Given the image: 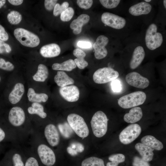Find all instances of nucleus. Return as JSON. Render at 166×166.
I'll use <instances>...</instances> for the list:
<instances>
[{
	"label": "nucleus",
	"instance_id": "nucleus-1",
	"mask_svg": "<svg viewBox=\"0 0 166 166\" xmlns=\"http://www.w3.org/2000/svg\"><path fill=\"white\" fill-rule=\"evenodd\" d=\"M108 120L106 114L101 111L97 112L93 115L90 123L93 133L96 137H101L105 134Z\"/></svg>",
	"mask_w": 166,
	"mask_h": 166
},
{
	"label": "nucleus",
	"instance_id": "nucleus-2",
	"mask_svg": "<svg viewBox=\"0 0 166 166\" xmlns=\"http://www.w3.org/2000/svg\"><path fill=\"white\" fill-rule=\"evenodd\" d=\"M146 98L145 93L137 91L125 95L118 100L119 105L123 109H129L142 105Z\"/></svg>",
	"mask_w": 166,
	"mask_h": 166
},
{
	"label": "nucleus",
	"instance_id": "nucleus-3",
	"mask_svg": "<svg viewBox=\"0 0 166 166\" xmlns=\"http://www.w3.org/2000/svg\"><path fill=\"white\" fill-rule=\"evenodd\" d=\"M14 34L18 41L24 46L35 47L40 43V40L37 35L24 28L16 29L14 31Z\"/></svg>",
	"mask_w": 166,
	"mask_h": 166
},
{
	"label": "nucleus",
	"instance_id": "nucleus-4",
	"mask_svg": "<svg viewBox=\"0 0 166 166\" xmlns=\"http://www.w3.org/2000/svg\"><path fill=\"white\" fill-rule=\"evenodd\" d=\"M157 31V26L154 23L151 24L147 29L145 42L147 47L150 50H154L159 48L163 42L162 35Z\"/></svg>",
	"mask_w": 166,
	"mask_h": 166
},
{
	"label": "nucleus",
	"instance_id": "nucleus-5",
	"mask_svg": "<svg viewBox=\"0 0 166 166\" xmlns=\"http://www.w3.org/2000/svg\"><path fill=\"white\" fill-rule=\"evenodd\" d=\"M70 126L75 133L81 138L87 137L89 134L88 127L83 118L76 113H71L67 117Z\"/></svg>",
	"mask_w": 166,
	"mask_h": 166
},
{
	"label": "nucleus",
	"instance_id": "nucleus-6",
	"mask_svg": "<svg viewBox=\"0 0 166 166\" xmlns=\"http://www.w3.org/2000/svg\"><path fill=\"white\" fill-rule=\"evenodd\" d=\"M118 72L113 68L105 67L97 70L93 75V79L96 83L102 84L115 80L119 76Z\"/></svg>",
	"mask_w": 166,
	"mask_h": 166
},
{
	"label": "nucleus",
	"instance_id": "nucleus-7",
	"mask_svg": "<svg viewBox=\"0 0 166 166\" xmlns=\"http://www.w3.org/2000/svg\"><path fill=\"white\" fill-rule=\"evenodd\" d=\"M141 131V127L138 124H130L121 132L119 136L120 140L124 144H128L138 137Z\"/></svg>",
	"mask_w": 166,
	"mask_h": 166
},
{
	"label": "nucleus",
	"instance_id": "nucleus-8",
	"mask_svg": "<svg viewBox=\"0 0 166 166\" xmlns=\"http://www.w3.org/2000/svg\"><path fill=\"white\" fill-rule=\"evenodd\" d=\"M37 152L40 163L44 166H53L56 162L55 154L53 150L44 144H40Z\"/></svg>",
	"mask_w": 166,
	"mask_h": 166
},
{
	"label": "nucleus",
	"instance_id": "nucleus-9",
	"mask_svg": "<svg viewBox=\"0 0 166 166\" xmlns=\"http://www.w3.org/2000/svg\"><path fill=\"white\" fill-rule=\"evenodd\" d=\"M101 20L105 25L116 29L123 28L126 23V20L124 18L108 12L102 14Z\"/></svg>",
	"mask_w": 166,
	"mask_h": 166
},
{
	"label": "nucleus",
	"instance_id": "nucleus-10",
	"mask_svg": "<svg viewBox=\"0 0 166 166\" xmlns=\"http://www.w3.org/2000/svg\"><path fill=\"white\" fill-rule=\"evenodd\" d=\"M125 80L131 86L143 89L148 87L150 83L149 80L147 78L135 72L128 74L126 76Z\"/></svg>",
	"mask_w": 166,
	"mask_h": 166
},
{
	"label": "nucleus",
	"instance_id": "nucleus-11",
	"mask_svg": "<svg viewBox=\"0 0 166 166\" xmlns=\"http://www.w3.org/2000/svg\"><path fill=\"white\" fill-rule=\"evenodd\" d=\"M109 42L108 38L104 35L99 36L93 45L94 56L96 59H101L106 57L108 51L105 46Z\"/></svg>",
	"mask_w": 166,
	"mask_h": 166
},
{
	"label": "nucleus",
	"instance_id": "nucleus-12",
	"mask_svg": "<svg viewBox=\"0 0 166 166\" xmlns=\"http://www.w3.org/2000/svg\"><path fill=\"white\" fill-rule=\"evenodd\" d=\"M61 96L66 101L69 102L77 101L80 97V92L78 87L74 85L60 87L59 89Z\"/></svg>",
	"mask_w": 166,
	"mask_h": 166
},
{
	"label": "nucleus",
	"instance_id": "nucleus-13",
	"mask_svg": "<svg viewBox=\"0 0 166 166\" xmlns=\"http://www.w3.org/2000/svg\"><path fill=\"white\" fill-rule=\"evenodd\" d=\"M26 117L23 110L21 107L16 106L10 110L8 116L9 122L13 126L18 127L24 122Z\"/></svg>",
	"mask_w": 166,
	"mask_h": 166
},
{
	"label": "nucleus",
	"instance_id": "nucleus-14",
	"mask_svg": "<svg viewBox=\"0 0 166 166\" xmlns=\"http://www.w3.org/2000/svg\"><path fill=\"white\" fill-rule=\"evenodd\" d=\"M44 135L48 143L52 146H57L59 144L60 137L58 130L53 124H49L45 128Z\"/></svg>",
	"mask_w": 166,
	"mask_h": 166
},
{
	"label": "nucleus",
	"instance_id": "nucleus-15",
	"mask_svg": "<svg viewBox=\"0 0 166 166\" xmlns=\"http://www.w3.org/2000/svg\"><path fill=\"white\" fill-rule=\"evenodd\" d=\"M152 9V6L150 4L142 2L131 6L128 10V11L132 15L138 16L149 14Z\"/></svg>",
	"mask_w": 166,
	"mask_h": 166
},
{
	"label": "nucleus",
	"instance_id": "nucleus-16",
	"mask_svg": "<svg viewBox=\"0 0 166 166\" xmlns=\"http://www.w3.org/2000/svg\"><path fill=\"white\" fill-rule=\"evenodd\" d=\"M40 52L44 57L51 58L58 56L61 52V49L56 43H51L44 45L40 49Z\"/></svg>",
	"mask_w": 166,
	"mask_h": 166
},
{
	"label": "nucleus",
	"instance_id": "nucleus-17",
	"mask_svg": "<svg viewBox=\"0 0 166 166\" xmlns=\"http://www.w3.org/2000/svg\"><path fill=\"white\" fill-rule=\"evenodd\" d=\"M90 17L86 14H82L74 19L70 23V27L73 30L75 34H80L82 31V27L89 21Z\"/></svg>",
	"mask_w": 166,
	"mask_h": 166
},
{
	"label": "nucleus",
	"instance_id": "nucleus-18",
	"mask_svg": "<svg viewBox=\"0 0 166 166\" xmlns=\"http://www.w3.org/2000/svg\"><path fill=\"white\" fill-rule=\"evenodd\" d=\"M145 56L143 48L140 46L136 47L134 49L129 65L132 69L137 68L141 63Z\"/></svg>",
	"mask_w": 166,
	"mask_h": 166
},
{
	"label": "nucleus",
	"instance_id": "nucleus-19",
	"mask_svg": "<svg viewBox=\"0 0 166 166\" xmlns=\"http://www.w3.org/2000/svg\"><path fill=\"white\" fill-rule=\"evenodd\" d=\"M135 148L144 160L147 162L151 161L153 158L154 149L144 144L138 143L135 145Z\"/></svg>",
	"mask_w": 166,
	"mask_h": 166
},
{
	"label": "nucleus",
	"instance_id": "nucleus-20",
	"mask_svg": "<svg viewBox=\"0 0 166 166\" xmlns=\"http://www.w3.org/2000/svg\"><path fill=\"white\" fill-rule=\"evenodd\" d=\"M24 91V87L22 83H18L16 84L9 96L10 102L13 104L18 102L22 98Z\"/></svg>",
	"mask_w": 166,
	"mask_h": 166
},
{
	"label": "nucleus",
	"instance_id": "nucleus-21",
	"mask_svg": "<svg viewBox=\"0 0 166 166\" xmlns=\"http://www.w3.org/2000/svg\"><path fill=\"white\" fill-rule=\"evenodd\" d=\"M142 116L141 109L139 107H135L131 109L128 113L124 115V119L127 123H133L140 121Z\"/></svg>",
	"mask_w": 166,
	"mask_h": 166
},
{
	"label": "nucleus",
	"instance_id": "nucleus-22",
	"mask_svg": "<svg viewBox=\"0 0 166 166\" xmlns=\"http://www.w3.org/2000/svg\"><path fill=\"white\" fill-rule=\"evenodd\" d=\"M54 81L57 85L60 87L73 84L74 80L65 72L58 71L54 77Z\"/></svg>",
	"mask_w": 166,
	"mask_h": 166
},
{
	"label": "nucleus",
	"instance_id": "nucleus-23",
	"mask_svg": "<svg viewBox=\"0 0 166 166\" xmlns=\"http://www.w3.org/2000/svg\"><path fill=\"white\" fill-rule=\"evenodd\" d=\"M142 143L154 149L160 150L163 148L162 143L151 135H147L141 139Z\"/></svg>",
	"mask_w": 166,
	"mask_h": 166
},
{
	"label": "nucleus",
	"instance_id": "nucleus-24",
	"mask_svg": "<svg viewBox=\"0 0 166 166\" xmlns=\"http://www.w3.org/2000/svg\"><path fill=\"white\" fill-rule=\"evenodd\" d=\"M73 54L77 57L74 61L78 68L83 69L88 65V62L84 59L86 54L83 50L79 49H76L73 50Z\"/></svg>",
	"mask_w": 166,
	"mask_h": 166
},
{
	"label": "nucleus",
	"instance_id": "nucleus-25",
	"mask_svg": "<svg viewBox=\"0 0 166 166\" xmlns=\"http://www.w3.org/2000/svg\"><path fill=\"white\" fill-rule=\"evenodd\" d=\"M74 60L69 59L61 63H54L52 65V68L56 70L70 71L76 67Z\"/></svg>",
	"mask_w": 166,
	"mask_h": 166
},
{
	"label": "nucleus",
	"instance_id": "nucleus-26",
	"mask_svg": "<svg viewBox=\"0 0 166 166\" xmlns=\"http://www.w3.org/2000/svg\"><path fill=\"white\" fill-rule=\"evenodd\" d=\"M27 97L29 101L33 103L45 102L48 98V95L45 93H37L32 88L29 89L27 93Z\"/></svg>",
	"mask_w": 166,
	"mask_h": 166
},
{
	"label": "nucleus",
	"instance_id": "nucleus-27",
	"mask_svg": "<svg viewBox=\"0 0 166 166\" xmlns=\"http://www.w3.org/2000/svg\"><path fill=\"white\" fill-rule=\"evenodd\" d=\"M36 73L33 76V79L35 81L44 82L48 78L49 71L47 67L44 65L40 64Z\"/></svg>",
	"mask_w": 166,
	"mask_h": 166
},
{
	"label": "nucleus",
	"instance_id": "nucleus-28",
	"mask_svg": "<svg viewBox=\"0 0 166 166\" xmlns=\"http://www.w3.org/2000/svg\"><path fill=\"white\" fill-rule=\"evenodd\" d=\"M28 111L31 114H37L42 118H45L47 116L46 113L44 112L43 106L39 103H33L31 107L28 108Z\"/></svg>",
	"mask_w": 166,
	"mask_h": 166
},
{
	"label": "nucleus",
	"instance_id": "nucleus-29",
	"mask_svg": "<svg viewBox=\"0 0 166 166\" xmlns=\"http://www.w3.org/2000/svg\"><path fill=\"white\" fill-rule=\"evenodd\" d=\"M81 166H105L103 160L96 157H89L84 160Z\"/></svg>",
	"mask_w": 166,
	"mask_h": 166
},
{
	"label": "nucleus",
	"instance_id": "nucleus-30",
	"mask_svg": "<svg viewBox=\"0 0 166 166\" xmlns=\"http://www.w3.org/2000/svg\"><path fill=\"white\" fill-rule=\"evenodd\" d=\"M108 159L110 162L107 163L106 166H118L119 163L125 161V156L123 154L118 153L110 155Z\"/></svg>",
	"mask_w": 166,
	"mask_h": 166
},
{
	"label": "nucleus",
	"instance_id": "nucleus-31",
	"mask_svg": "<svg viewBox=\"0 0 166 166\" xmlns=\"http://www.w3.org/2000/svg\"><path fill=\"white\" fill-rule=\"evenodd\" d=\"M7 19L9 22L12 25H17L20 22L22 16L21 14L17 11L12 10L7 15Z\"/></svg>",
	"mask_w": 166,
	"mask_h": 166
},
{
	"label": "nucleus",
	"instance_id": "nucleus-32",
	"mask_svg": "<svg viewBox=\"0 0 166 166\" xmlns=\"http://www.w3.org/2000/svg\"><path fill=\"white\" fill-rule=\"evenodd\" d=\"M25 161L20 154L15 153L10 159V166H24Z\"/></svg>",
	"mask_w": 166,
	"mask_h": 166
},
{
	"label": "nucleus",
	"instance_id": "nucleus-33",
	"mask_svg": "<svg viewBox=\"0 0 166 166\" xmlns=\"http://www.w3.org/2000/svg\"><path fill=\"white\" fill-rule=\"evenodd\" d=\"M74 11L71 7H69L61 14V20L63 22L69 21L73 17Z\"/></svg>",
	"mask_w": 166,
	"mask_h": 166
},
{
	"label": "nucleus",
	"instance_id": "nucleus-34",
	"mask_svg": "<svg viewBox=\"0 0 166 166\" xmlns=\"http://www.w3.org/2000/svg\"><path fill=\"white\" fill-rule=\"evenodd\" d=\"M69 3L67 2H64L61 5L58 3H57L53 9V15L57 16L61 14L69 7Z\"/></svg>",
	"mask_w": 166,
	"mask_h": 166
},
{
	"label": "nucleus",
	"instance_id": "nucleus-35",
	"mask_svg": "<svg viewBox=\"0 0 166 166\" xmlns=\"http://www.w3.org/2000/svg\"><path fill=\"white\" fill-rule=\"evenodd\" d=\"M101 4L105 8L112 9L117 7L119 4L120 0H100Z\"/></svg>",
	"mask_w": 166,
	"mask_h": 166
},
{
	"label": "nucleus",
	"instance_id": "nucleus-36",
	"mask_svg": "<svg viewBox=\"0 0 166 166\" xmlns=\"http://www.w3.org/2000/svg\"><path fill=\"white\" fill-rule=\"evenodd\" d=\"M14 68V65L11 62L6 61L3 58L0 57V69L5 70L11 71Z\"/></svg>",
	"mask_w": 166,
	"mask_h": 166
},
{
	"label": "nucleus",
	"instance_id": "nucleus-37",
	"mask_svg": "<svg viewBox=\"0 0 166 166\" xmlns=\"http://www.w3.org/2000/svg\"><path fill=\"white\" fill-rule=\"evenodd\" d=\"M92 0H77V3L78 6L80 8L85 10L90 8L93 4Z\"/></svg>",
	"mask_w": 166,
	"mask_h": 166
},
{
	"label": "nucleus",
	"instance_id": "nucleus-38",
	"mask_svg": "<svg viewBox=\"0 0 166 166\" xmlns=\"http://www.w3.org/2000/svg\"><path fill=\"white\" fill-rule=\"evenodd\" d=\"M132 166H150L148 162L145 161L141 158L135 156L133 159Z\"/></svg>",
	"mask_w": 166,
	"mask_h": 166
},
{
	"label": "nucleus",
	"instance_id": "nucleus-39",
	"mask_svg": "<svg viewBox=\"0 0 166 166\" xmlns=\"http://www.w3.org/2000/svg\"><path fill=\"white\" fill-rule=\"evenodd\" d=\"M39 159L34 156H30L25 159L24 166H40Z\"/></svg>",
	"mask_w": 166,
	"mask_h": 166
},
{
	"label": "nucleus",
	"instance_id": "nucleus-40",
	"mask_svg": "<svg viewBox=\"0 0 166 166\" xmlns=\"http://www.w3.org/2000/svg\"><path fill=\"white\" fill-rule=\"evenodd\" d=\"M11 51L10 45L6 43L4 41L0 40V53H9Z\"/></svg>",
	"mask_w": 166,
	"mask_h": 166
},
{
	"label": "nucleus",
	"instance_id": "nucleus-41",
	"mask_svg": "<svg viewBox=\"0 0 166 166\" xmlns=\"http://www.w3.org/2000/svg\"><path fill=\"white\" fill-rule=\"evenodd\" d=\"M57 0H45L44 1L45 7L47 10L51 11L54 9Z\"/></svg>",
	"mask_w": 166,
	"mask_h": 166
},
{
	"label": "nucleus",
	"instance_id": "nucleus-42",
	"mask_svg": "<svg viewBox=\"0 0 166 166\" xmlns=\"http://www.w3.org/2000/svg\"><path fill=\"white\" fill-rule=\"evenodd\" d=\"M112 89L114 92H120L121 89V85L120 81L118 80L112 81L111 83Z\"/></svg>",
	"mask_w": 166,
	"mask_h": 166
},
{
	"label": "nucleus",
	"instance_id": "nucleus-43",
	"mask_svg": "<svg viewBox=\"0 0 166 166\" xmlns=\"http://www.w3.org/2000/svg\"><path fill=\"white\" fill-rule=\"evenodd\" d=\"M9 35L4 28L0 25V40L6 41L9 39Z\"/></svg>",
	"mask_w": 166,
	"mask_h": 166
},
{
	"label": "nucleus",
	"instance_id": "nucleus-44",
	"mask_svg": "<svg viewBox=\"0 0 166 166\" xmlns=\"http://www.w3.org/2000/svg\"><path fill=\"white\" fill-rule=\"evenodd\" d=\"M77 44L79 47L86 49H90L92 46V44L90 42L86 41H79Z\"/></svg>",
	"mask_w": 166,
	"mask_h": 166
},
{
	"label": "nucleus",
	"instance_id": "nucleus-45",
	"mask_svg": "<svg viewBox=\"0 0 166 166\" xmlns=\"http://www.w3.org/2000/svg\"><path fill=\"white\" fill-rule=\"evenodd\" d=\"M8 1L11 4L14 6L20 5L23 2V0H9Z\"/></svg>",
	"mask_w": 166,
	"mask_h": 166
},
{
	"label": "nucleus",
	"instance_id": "nucleus-46",
	"mask_svg": "<svg viewBox=\"0 0 166 166\" xmlns=\"http://www.w3.org/2000/svg\"><path fill=\"white\" fill-rule=\"evenodd\" d=\"M5 134L3 130L0 128V142L2 141L5 138Z\"/></svg>",
	"mask_w": 166,
	"mask_h": 166
},
{
	"label": "nucleus",
	"instance_id": "nucleus-47",
	"mask_svg": "<svg viewBox=\"0 0 166 166\" xmlns=\"http://www.w3.org/2000/svg\"><path fill=\"white\" fill-rule=\"evenodd\" d=\"M77 145V150L78 152H80L83 151L84 147L82 144H81L78 143Z\"/></svg>",
	"mask_w": 166,
	"mask_h": 166
},
{
	"label": "nucleus",
	"instance_id": "nucleus-48",
	"mask_svg": "<svg viewBox=\"0 0 166 166\" xmlns=\"http://www.w3.org/2000/svg\"><path fill=\"white\" fill-rule=\"evenodd\" d=\"M6 1L5 0H0V9L5 4Z\"/></svg>",
	"mask_w": 166,
	"mask_h": 166
},
{
	"label": "nucleus",
	"instance_id": "nucleus-49",
	"mask_svg": "<svg viewBox=\"0 0 166 166\" xmlns=\"http://www.w3.org/2000/svg\"><path fill=\"white\" fill-rule=\"evenodd\" d=\"M166 0H163V4H164V8H165V9H166Z\"/></svg>",
	"mask_w": 166,
	"mask_h": 166
},
{
	"label": "nucleus",
	"instance_id": "nucleus-50",
	"mask_svg": "<svg viewBox=\"0 0 166 166\" xmlns=\"http://www.w3.org/2000/svg\"><path fill=\"white\" fill-rule=\"evenodd\" d=\"M144 1H145V2H150L151 1V0H145Z\"/></svg>",
	"mask_w": 166,
	"mask_h": 166
},
{
	"label": "nucleus",
	"instance_id": "nucleus-51",
	"mask_svg": "<svg viewBox=\"0 0 166 166\" xmlns=\"http://www.w3.org/2000/svg\"><path fill=\"white\" fill-rule=\"evenodd\" d=\"M1 77H0V81H1Z\"/></svg>",
	"mask_w": 166,
	"mask_h": 166
}]
</instances>
